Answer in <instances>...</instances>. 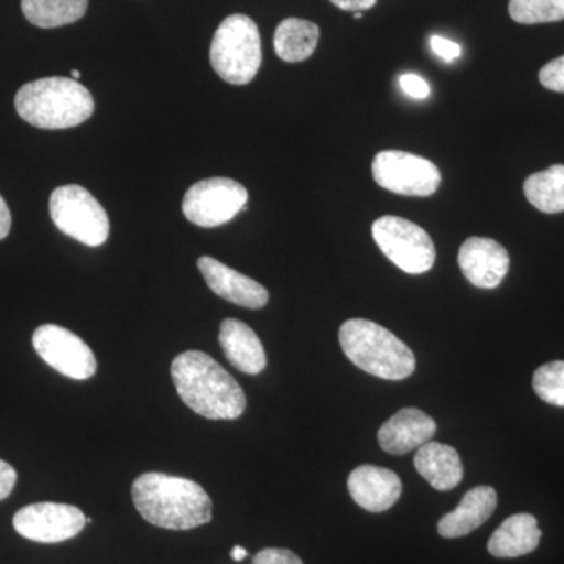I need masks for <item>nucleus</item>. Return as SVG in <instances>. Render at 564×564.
<instances>
[{"mask_svg": "<svg viewBox=\"0 0 564 564\" xmlns=\"http://www.w3.org/2000/svg\"><path fill=\"white\" fill-rule=\"evenodd\" d=\"M132 500L144 521L166 530L209 524L214 505L202 485L161 473L141 474L132 484Z\"/></svg>", "mask_w": 564, "mask_h": 564, "instance_id": "nucleus-1", "label": "nucleus"}, {"mask_svg": "<svg viewBox=\"0 0 564 564\" xmlns=\"http://www.w3.org/2000/svg\"><path fill=\"white\" fill-rule=\"evenodd\" d=\"M172 377L182 402L210 421H234L247 408L243 389L206 352H181L172 364Z\"/></svg>", "mask_w": 564, "mask_h": 564, "instance_id": "nucleus-2", "label": "nucleus"}, {"mask_svg": "<svg viewBox=\"0 0 564 564\" xmlns=\"http://www.w3.org/2000/svg\"><path fill=\"white\" fill-rule=\"evenodd\" d=\"M14 107L22 120L39 129L76 128L91 117L95 101L91 93L74 79L46 77L20 88Z\"/></svg>", "mask_w": 564, "mask_h": 564, "instance_id": "nucleus-3", "label": "nucleus"}, {"mask_svg": "<svg viewBox=\"0 0 564 564\" xmlns=\"http://www.w3.org/2000/svg\"><path fill=\"white\" fill-rule=\"evenodd\" d=\"M339 343L356 367L381 380H406L414 373V352L378 323L366 318L345 322L340 326Z\"/></svg>", "mask_w": 564, "mask_h": 564, "instance_id": "nucleus-4", "label": "nucleus"}, {"mask_svg": "<svg viewBox=\"0 0 564 564\" xmlns=\"http://www.w3.org/2000/svg\"><path fill=\"white\" fill-rule=\"evenodd\" d=\"M215 73L231 85H247L262 65L258 24L247 14H231L218 25L210 44Z\"/></svg>", "mask_w": 564, "mask_h": 564, "instance_id": "nucleus-5", "label": "nucleus"}, {"mask_svg": "<svg viewBox=\"0 0 564 564\" xmlns=\"http://www.w3.org/2000/svg\"><path fill=\"white\" fill-rule=\"evenodd\" d=\"M51 218L63 234L87 247H101L109 239V215L101 203L80 185L55 188L50 202Z\"/></svg>", "mask_w": 564, "mask_h": 564, "instance_id": "nucleus-6", "label": "nucleus"}, {"mask_svg": "<svg viewBox=\"0 0 564 564\" xmlns=\"http://www.w3.org/2000/svg\"><path fill=\"white\" fill-rule=\"evenodd\" d=\"M372 234L386 258L404 273L422 274L433 269L436 248L429 232L415 223L386 215L373 223Z\"/></svg>", "mask_w": 564, "mask_h": 564, "instance_id": "nucleus-7", "label": "nucleus"}, {"mask_svg": "<svg viewBox=\"0 0 564 564\" xmlns=\"http://www.w3.org/2000/svg\"><path fill=\"white\" fill-rule=\"evenodd\" d=\"M247 188L229 177H210L193 184L184 196L182 212L193 225L217 228L236 218L247 207Z\"/></svg>", "mask_w": 564, "mask_h": 564, "instance_id": "nucleus-8", "label": "nucleus"}, {"mask_svg": "<svg viewBox=\"0 0 564 564\" xmlns=\"http://www.w3.org/2000/svg\"><path fill=\"white\" fill-rule=\"evenodd\" d=\"M373 180L384 191L426 198L440 188V169L421 155L404 151H381L372 163Z\"/></svg>", "mask_w": 564, "mask_h": 564, "instance_id": "nucleus-9", "label": "nucleus"}, {"mask_svg": "<svg viewBox=\"0 0 564 564\" xmlns=\"http://www.w3.org/2000/svg\"><path fill=\"white\" fill-rule=\"evenodd\" d=\"M32 344L47 366L73 380H88L98 369L91 348L63 326L51 323L39 326Z\"/></svg>", "mask_w": 564, "mask_h": 564, "instance_id": "nucleus-10", "label": "nucleus"}, {"mask_svg": "<svg viewBox=\"0 0 564 564\" xmlns=\"http://www.w3.org/2000/svg\"><path fill=\"white\" fill-rule=\"evenodd\" d=\"M87 524L82 510L73 505L41 502L21 508L13 518V527L25 540L55 544L77 536Z\"/></svg>", "mask_w": 564, "mask_h": 564, "instance_id": "nucleus-11", "label": "nucleus"}, {"mask_svg": "<svg viewBox=\"0 0 564 564\" xmlns=\"http://www.w3.org/2000/svg\"><path fill=\"white\" fill-rule=\"evenodd\" d=\"M459 269L478 289H496L510 270V254L502 245L488 237H470L458 252Z\"/></svg>", "mask_w": 564, "mask_h": 564, "instance_id": "nucleus-12", "label": "nucleus"}, {"mask_svg": "<svg viewBox=\"0 0 564 564\" xmlns=\"http://www.w3.org/2000/svg\"><path fill=\"white\" fill-rule=\"evenodd\" d=\"M198 269L212 292L217 293L226 302L247 307V310H262L269 303V292L262 284L229 269L210 256L199 258Z\"/></svg>", "mask_w": 564, "mask_h": 564, "instance_id": "nucleus-13", "label": "nucleus"}, {"mask_svg": "<svg viewBox=\"0 0 564 564\" xmlns=\"http://www.w3.org/2000/svg\"><path fill=\"white\" fill-rule=\"evenodd\" d=\"M403 485L399 475L384 467H356L348 477V492L359 507L370 513H383L402 496Z\"/></svg>", "mask_w": 564, "mask_h": 564, "instance_id": "nucleus-14", "label": "nucleus"}, {"mask_svg": "<svg viewBox=\"0 0 564 564\" xmlns=\"http://www.w3.org/2000/svg\"><path fill=\"white\" fill-rule=\"evenodd\" d=\"M436 433V422L417 408H403L383 423L378 432L381 448L391 455H406L430 440Z\"/></svg>", "mask_w": 564, "mask_h": 564, "instance_id": "nucleus-15", "label": "nucleus"}, {"mask_svg": "<svg viewBox=\"0 0 564 564\" xmlns=\"http://www.w3.org/2000/svg\"><path fill=\"white\" fill-rule=\"evenodd\" d=\"M497 507V492L491 486H477L464 494L462 502L437 524V533L447 540L466 536L491 518Z\"/></svg>", "mask_w": 564, "mask_h": 564, "instance_id": "nucleus-16", "label": "nucleus"}, {"mask_svg": "<svg viewBox=\"0 0 564 564\" xmlns=\"http://www.w3.org/2000/svg\"><path fill=\"white\" fill-rule=\"evenodd\" d=\"M223 352L232 367L247 375H259L265 370L267 356L261 339L247 323L226 318L218 336Z\"/></svg>", "mask_w": 564, "mask_h": 564, "instance_id": "nucleus-17", "label": "nucleus"}, {"mask_svg": "<svg viewBox=\"0 0 564 564\" xmlns=\"http://www.w3.org/2000/svg\"><path fill=\"white\" fill-rule=\"evenodd\" d=\"M417 473L437 491H451L462 484L464 469L458 452L441 443L423 444L414 456Z\"/></svg>", "mask_w": 564, "mask_h": 564, "instance_id": "nucleus-18", "label": "nucleus"}, {"mask_svg": "<svg viewBox=\"0 0 564 564\" xmlns=\"http://www.w3.org/2000/svg\"><path fill=\"white\" fill-rule=\"evenodd\" d=\"M541 530L532 514L510 516L488 541L489 554L496 558H518L532 554L540 545Z\"/></svg>", "mask_w": 564, "mask_h": 564, "instance_id": "nucleus-19", "label": "nucleus"}, {"mask_svg": "<svg viewBox=\"0 0 564 564\" xmlns=\"http://www.w3.org/2000/svg\"><path fill=\"white\" fill-rule=\"evenodd\" d=\"M318 39L321 29L317 24L299 18H288L281 21L274 32V51L282 62H304L317 50Z\"/></svg>", "mask_w": 564, "mask_h": 564, "instance_id": "nucleus-20", "label": "nucleus"}, {"mask_svg": "<svg viewBox=\"0 0 564 564\" xmlns=\"http://www.w3.org/2000/svg\"><path fill=\"white\" fill-rule=\"evenodd\" d=\"M22 13L41 29L73 24L85 17L88 0H22Z\"/></svg>", "mask_w": 564, "mask_h": 564, "instance_id": "nucleus-21", "label": "nucleus"}, {"mask_svg": "<svg viewBox=\"0 0 564 564\" xmlns=\"http://www.w3.org/2000/svg\"><path fill=\"white\" fill-rule=\"evenodd\" d=\"M525 198L544 214L564 212V165H552L524 182Z\"/></svg>", "mask_w": 564, "mask_h": 564, "instance_id": "nucleus-22", "label": "nucleus"}, {"mask_svg": "<svg viewBox=\"0 0 564 564\" xmlns=\"http://www.w3.org/2000/svg\"><path fill=\"white\" fill-rule=\"evenodd\" d=\"M511 20L518 24H545L564 20V0H510Z\"/></svg>", "mask_w": 564, "mask_h": 564, "instance_id": "nucleus-23", "label": "nucleus"}, {"mask_svg": "<svg viewBox=\"0 0 564 564\" xmlns=\"http://www.w3.org/2000/svg\"><path fill=\"white\" fill-rule=\"evenodd\" d=\"M533 389L543 402L564 408V361L541 366L533 375Z\"/></svg>", "mask_w": 564, "mask_h": 564, "instance_id": "nucleus-24", "label": "nucleus"}, {"mask_svg": "<svg viewBox=\"0 0 564 564\" xmlns=\"http://www.w3.org/2000/svg\"><path fill=\"white\" fill-rule=\"evenodd\" d=\"M540 82L547 90L564 93V55L549 62L540 70Z\"/></svg>", "mask_w": 564, "mask_h": 564, "instance_id": "nucleus-25", "label": "nucleus"}, {"mask_svg": "<svg viewBox=\"0 0 564 564\" xmlns=\"http://www.w3.org/2000/svg\"><path fill=\"white\" fill-rule=\"evenodd\" d=\"M251 564H303L299 555L288 549H262L254 555Z\"/></svg>", "mask_w": 564, "mask_h": 564, "instance_id": "nucleus-26", "label": "nucleus"}, {"mask_svg": "<svg viewBox=\"0 0 564 564\" xmlns=\"http://www.w3.org/2000/svg\"><path fill=\"white\" fill-rule=\"evenodd\" d=\"M430 46H432L434 54L443 58L444 62L452 63L462 57V46L455 41L444 39V36L433 35L430 39Z\"/></svg>", "mask_w": 564, "mask_h": 564, "instance_id": "nucleus-27", "label": "nucleus"}, {"mask_svg": "<svg viewBox=\"0 0 564 564\" xmlns=\"http://www.w3.org/2000/svg\"><path fill=\"white\" fill-rule=\"evenodd\" d=\"M400 87L408 96L414 99H426L430 96L429 82L422 79L417 74H403L400 77Z\"/></svg>", "mask_w": 564, "mask_h": 564, "instance_id": "nucleus-28", "label": "nucleus"}, {"mask_svg": "<svg viewBox=\"0 0 564 564\" xmlns=\"http://www.w3.org/2000/svg\"><path fill=\"white\" fill-rule=\"evenodd\" d=\"M17 470L9 463L0 459V500L7 499L17 485Z\"/></svg>", "mask_w": 564, "mask_h": 564, "instance_id": "nucleus-29", "label": "nucleus"}, {"mask_svg": "<svg viewBox=\"0 0 564 564\" xmlns=\"http://www.w3.org/2000/svg\"><path fill=\"white\" fill-rule=\"evenodd\" d=\"M329 2L344 11H352V13L361 11L362 13V11L372 9L377 0H329Z\"/></svg>", "mask_w": 564, "mask_h": 564, "instance_id": "nucleus-30", "label": "nucleus"}, {"mask_svg": "<svg viewBox=\"0 0 564 564\" xmlns=\"http://www.w3.org/2000/svg\"><path fill=\"white\" fill-rule=\"evenodd\" d=\"M11 229V214L6 199L0 196V240L9 236Z\"/></svg>", "mask_w": 564, "mask_h": 564, "instance_id": "nucleus-31", "label": "nucleus"}, {"mask_svg": "<svg viewBox=\"0 0 564 564\" xmlns=\"http://www.w3.org/2000/svg\"><path fill=\"white\" fill-rule=\"evenodd\" d=\"M247 549L242 547V545H234L231 551L234 562H242V560L247 558Z\"/></svg>", "mask_w": 564, "mask_h": 564, "instance_id": "nucleus-32", "label": "nucleus"}, {"mask_svg": "<svg viewBox=\"0 0 564 564\" xmlns=\"http://www.w3.org/2000/svg\"><path fill=\"white\" fill-rule=\"evenodd\" d=\"M70 74H73V79H74V80L79 82V79H80V73H79V70H77V69H76V70H73V73H70Z\"/></svg>", "mask_w": 564, "mask_h": 564, "instance_id": "nucleus-33", "label": "nucleus"}, {"mask_svg": "<svg viewBox=\"0 0 564 564\" xmlns=\"http://www.w3.org/2000/svg\"><path fill=\"white\" fill-rule=\"evenodd\" d=\"M352 17H355V20H361L362 13L361 11H356V13H352Z\"/></svg>", "mask_w": 564, "mask_h": 564, "instance_id": "nucleus-34", "label": "nucleus"}]
</instances>
